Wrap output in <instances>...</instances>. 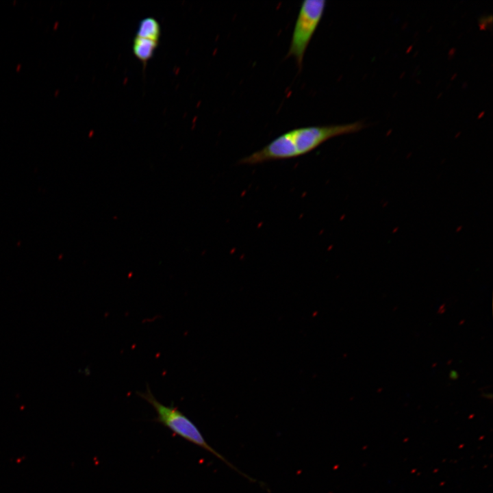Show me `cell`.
Here are the masks:
<instances>
[{"instance_id": "obj_1", "label": "cell", "mask_w": 493, "mask_h": 493, "mask_svg": "<svg viewBox=\"0 0 493 493\" xmlns=\"http://www.w3.org/2000/svg\"><path fill=\"white\" fill-rule=\"evenodd\" d=\"M365 127L362 121L342 125L307 126L289 130L262 149L240 159L239 164L256 165L299 157L338 136L357 132Z\"/></svg>"}, {"instance_id": "obj_2", "label": "cell", "mask_w": 493, "mask_h": 493, "mask_svg": "<svg viewBox=\"0 0 493 493\" xmlns=\"http://www.w3.org/2000/svg\"><path fill=\"white\" fill-rule=\"evenodd\" d=\"M137 394L154 408L156 412V416L153 418L154 422L164 426L175 435L211 453L231 468L251 482H256L255 479L241 472L225 457L212 448L206 442L198 427L180 411L177 406H174L173 404L166 405L160 403L154 396L149 385H147L145 392H137Z\"/></svg>"}, {"instance_id": "obj_3", "label": "cell", "mask_w": 493, "mask_h": 493, "mask_svg": "<svg viewBox=\"0 0 493 493\" xmlns=\"http://www.w3.org/2000/svg\"><path fill=\"white\" fill-rule=\"evenodd\" d=\"M325 0H305L302 2L294 24L287 58L293 57L299 69L309 43L323 17Z\"/></svg>"}, {"instance_id": "obj_4", "label": "cell", "mask_w": 493, "mask_h": 493, "mask_svg": "<svg viewBox=\"0 0 493 493\" xmlns=\"http://www.w3.org/2000/svg\"><path fill=\"white\" fill-rule=\"evenodd\" d=\"M158 42L136 36L133 41V53L137 59L146 63L153 55Z\"/></svg>"}, {"instance_id": "obj_5", "label": "cell", "mask_w": 493, "mask_h": 493, "mask_svg": "<svg viewBox=\"0 0 493 493\" xmlns=\"http://www.w3.org/2000/svg\"><path fill=\"white\" fill-rule=\"evenodd\" d=\"M159 42L160 26L158 21L153 17H146L139 23L136 36Z\"/></svg>"}, {"instance_id": "obj_6", "label": "cell", "mask_w": 493, "mask_h": 493, "mask_svg": "<svg viewBox=\"0 0 493 493\" xmlns=\"http://www.w3.org/2000/svg\"><path fill=\"white\" fill-rule=\"evenodd\" d=\"M449 377L451 379H457L458 378V373L455 370L451 371Z\"/></svg>"}]
</instances>
